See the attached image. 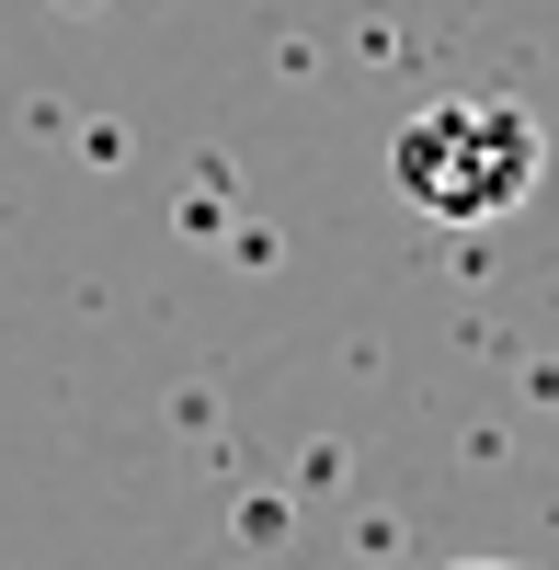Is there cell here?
Masks as SVG:
<instances>
[{"label": "cell", "instance_id": "cell-1", "mask_svg": "<svg viewBox=\"0 0 559 570\" xmlns=\"http://www.w3.org/2000/svg\"><path fill=\"white\" fill-rule=\"evenodd\" d=\"M537 171H548V137H537L526 104H502V91H445V104H423V115L389 137L400 206L434 217V228H491V217H514V206L537 195Z\"/></svg>", "mask_w": 559, "mask_h": 570}, {"label": "cell", "instance_id": "cell-2", "mask_svg": "<svg viewBox=\"0 0 559 570\" xmlns=\"http://www.w3.org/2000/svg\"><path fill=\"white\" fill-rule=\"evenodd\" d=\"M457 570H514V559H457Z\"/></svg>", "mask_w": 559, "mask_h": 570}]
</instances>
